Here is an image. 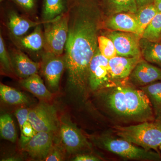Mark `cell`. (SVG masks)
Masks as SVG:
<instances>
[{
	"label": "cell",
	"instance_id": "obj_24",
	"mask_svg": "<svg viewBox=\"0 0 161 161\" xmlns=\"http://www.w3.org/2000/svg\"><path fill=\"white\" fill-rule=\"evenodd\" d=\"M103 3L113 14L120 13L135 14L138 10L135 0H103Z\"/></svg>",
	"mask_w": 161,
	"mask_h": 161
},
{
	"label": "cell",
	"instance_id": "obj_27",
	"mask_svg": "<svg viewBox=\"0 0 161 161\" xmlns=\"http://www.w3.org/2000/svg\"><path fill=\"white\" fill-rule=\"evenodd\" d=\"M98 48L101 54L110 60L117 56V52L113 41L105 36H98Z\"/></svg>",
	"mask_w": 161,
	"mask_h": 161
},
{
	"label": "cell",
	"instance_id": "obj_5",
	"mask_svg": "<svg viewBox=\"0 0 161 161\" xmlns=\"http://www.w3.org/2000/svg\"><path fill=\"white\" fill-rule=\"evenodd\" d=\"M68 10L43 24L44 49L57 55L63 54L69 32Z\"/></svg>",
	"mask_w": 161,
	"mask_h": 161
},
{
	"label": "cell",
	"instance_id": "obj_34",
	"mask_svg": "<svg viewBox=\"0 0 161 161\" xmlns=\"http://www.w3.org/2000/svg\"><path fill=\"white\" fill-rule=\"evenodd\" d=\"M135 1L137 4L138 9L145 5L153 3V0H135Z\"/></svg>",
	"mask_w": 161,
	"mask_h": 161
},
{
	"label": "cell",
	"instance_id": "obj_29",
	"mask_svg": "<svg viewBox=\"0 0 161 161\" xmlns=\"http://www.w3.org/2000/svg\"><path fill=\"white\" fill-rule=\"evenodd\" d=\"M21 130L20 143L22 148L36 133V131L35 130L30 122L29 120L26 121L23 125Z\"/></svg>",
	"mask_w": 161,
	"mask_h": 161
},
{
	"label": "cell",
	"instance_id": "obj_15",
	"mask_svg": "<svg viewBox=\"0 0 161 161\" xmlns=\"http://www.w3.org/2000/svg\"><path fill=\"white\" fill-rule=\"evenodd\" d=\"M106 26L115 31L132 33L137 35L138 24L135 14L120 13L114 14L106 22Z\"/></svg>",
	"mask_w": 161,
	"mask_h": 161
},
{
	"label": "cell",
	"instance_id": "obj_18",
	"mask_svg": "<svg viewBox=\"0 0 161 161\" xmlns=\"http://www.w3.org/2000/svg\"><path fill=\"white\" fill-rule=\"evenodd\" d=\"M41 26H36L34 31L26 36L14 37L17 45L32 51H38L44 47V34Z\"/></svg>",
	"mask_w": 161,
	"mask_h": 161
},
{
	"label": "cell",
	"instance_id": "obj_31",
	"mask_svg": "<svg viewBox=\"0 0 161 161\" xmlns=\"http://www.w3.org/2000/svg\"><path fill=\"white\" fill-rule=\"evenodd\" d=\"M24 11L30 12L35 9L36 0H11Z\"/></svg>",
	"mask_w": 161,
	"mask_h": 161
},
{
	"label": "cell",
	"instance_id": "obj_38",
	"mask_svg": "<svg viewBox=\"0 0 161 161\" xmlns=\"http://www.w3.org/2000/svg\"><path fill=\"white\" fill-rule=\"evenodd\" d=\"M158 150L161 152V145L159 146V147Z\"/></svg>",
	"mask_w": 161,
	"mask_h": 161
},
{
	"label": "cell",
	"instance_id": "obj_3",
	"mask_svg": "<svg viewBox=\"0 0 161 161\" xmlns=\"http://www.w3.org/2000/svg\"><path fill=\"white\" fill-rule=\"evenodd\" d=\"M115 132L119 137L144 149L159 152L161 145V123L147 121L127 126L116 125Z\"/></svg>",
	"mask_w": 161,
	"mask_h": 161
},
{
	"label": "cell",
	"instance_id": "obj_16",
	"mask_svg": "<svg viewBox=\"0 0 161 161\" xmlns=\"http://www.w3.org/2000/svg\"><path fill=\"white\" fill-rule=\"evenodd\" d=\"M8 26L14 37H20L31 28L44 24L50 21H35L20 16L16 12L11 10L8 14ZM51 21V20H50Z\"/></svg>",
	"mask_w": 161,
	"mask_h": 161
},
{
	"label": "cell",
	"instance_id": "obj_12",
	"mask_svg": "<svg viewBox=\"0 0 161 161\" xmlns=\"http://www.w3.org/2000/svg\"><path fill=\"white\" fill-rule=\"evenodd\" d=\"M53 134L50 132H37L22 149L32 158L44 159L53 147Z\"/></svg>",
	"mask_w": 161,
	"mask_h": 161
},
{
	"label": "cell",
	"instance_id": "obj_4",
	"mask_svg": "<svg viewBox=\"0 0 161 161\" xmlns=\"http://www.w3.org/2000/svg\"><path fill=\"white\" fill-rule=\"evenodd\" d=\"M98 146L112 153L129 159L161 161L159 152L144 149L123 139L103 136L97 138Z\"/></svg>",
	"mask_w": 161,
	"mask_h": 161
},
{
	"label": "cell",
	"instance_id": "obj_33",
	"mask_svg": "<svg viewBox=\"0 0 161 161\" xmlns=\"http://www.w3.org/2000/svg\"><path fill=\"white\" fill-rule=\"evenodd\" d=\"M74 161H98L100 159L95 156L89 154H80L76 156L74 158Z\"/></svg>",
	"mask_w": 161,
	"mask_h": 161
},
{
	"label": "cell",
	"instance_id": "obj_23",
	"mask_svg": "<svg viewBox=\"0 0 161 161\" xmlns=\"http://www.w3.org/2000/svg\"><path fill=\"white\" fill-rule=\"evenodd\" d=\"M0 96L3 102L9 104H25L29 102L25 94L2 83L0 85Z\"/></svg>",
	"mask_w": 161,
	"mask_h": 161
},
{
	"label": "cell",
	"instance_id": "obj_11",
	"mask_svg": "<svg viewBox=\"0 0 161 161\" xmlns=\"http://www.w3.org/2000/svg\"><path fill=\"white\" fill-rule=\"evenodd\" d=\"M129 80L136 86H146L161 80V69L142 59L132 70Z\"/></svg>",
	"mask_w": 161,
	"mask_h": 161
},
{
	"label": "cell",
	"instance_id": "obj_28",
	"mask_svg": "<svg viewBox=\"0 0 161 161\" xmlns=\"http://www.w3.org/2000/svg\"><path fill=\"white\" fill-rule=\"evenodd\" d=\"M0 62L3 72L8 75L15 74L10 54L6 48L2 34H0Z\"/></svg>",
	"mask_w": 161,
	"mask_h": 161
},
{
	"label": "cell",
	"instance_id": "obj_9",
	"mask_svg": "<svg viewBox=\"0 0 161 161\" xmlns=\"http://www.w3.org/2000/svg\"><path fill=\"white\" fill-rule=\"evenodd\" d=\"M112 82L109 60L101 54L98 47L90 64L89 87L97 91L108 87Z\"/></svg>",
	"mask_w": 161,
	"mask_h": 161
},
{
	"label": "cell",
	"instance_id": "obj_39",
	"mask_svg": "<svg viewBox=\"0 0 161 161\" xmlns=\"http://www.w3.org/2000/svg\"><path fill=\"white\" fill-rule=\"evenodd\" d=\"M160 42H161V41H160Z\"/></svg>",
	"mask_w": 161,
	"mask_h": 161
},
{
	"label": "cell",
	"instance_id": "obj_7",
	"mask_svg": "<svg viewBox=\"0 0 161 161\" xmlns=\"http://www.w3.org/2000/svg\"><path fill=\"white\" fill-rule=\"evenodd\" d=\"M29 121L37 132L54 133L60 124L56 108L45 103H41L30 110Z\"/></svg>",
	"mask_w": 161,
	"mask_h": 161
},
{
	"label": "cell",
	"instance_id": "obj_35",
	"mask_svg": "<svg viewBox=\"0 0 161 161\" xmlns=\"http://www.w3.org/2000/svg\"><path fill=\"white\" fill-rule=\"evenodd\" d=\"M153 3L158 12L161 13V0H153Z\"/></svg>",
	"mask_w": 161,
	"mask_h": 161
},
{
	"label": "cell",
	"instance_id": "obj_36",
	"mask_svg": "<svg viewBox=\"0 0 161 161\" xmlns=\"http://www.w3.org/2000/svg\"><path fill=\"white\" fill-rule=\"evenodd\" d=\"M19 158H15L14 157H11L8 158H5V160H3V161H19Z\"/></svg>",
	"mask_w": 161,
	"mask_h": 161
},
{
	"label": "cell",
	"instance_id": "obj_25",
	"mask_svg": "<svg viewBox=\"0 0 161 161\" xmlns=\"http://www.w3.org/2000/svg\"><path fill=\"white\" fill-rule=\"evenodd\" d=\"M0 134L1 137L12 142H15L17 138V133L14 121L8 114L0 117Z\"/></svg>",
	"mask_w": 161,
	"mask_h": 161
},
{
	"label": "cell",
	"instance_id": "obj_20",
	"mask_svg": "<svg viewBox=\"0 0 161 161\" xmlns=\"http://www.w3.org/2000/svg\"><path fill=\"white\" fill-rule=\"evenodd\" d=\"M67 10V0H43L42 20L50 21Z\"/></svg>",
	"mask_w": 161,
	"mask_h": 161
},
{
	"label": "cell",
	"instance_id": "obj_13",
	"mask_svg": "<svg viewBox=\"0 0 161 161\" xmlns=\"http://www.w3.org/2000/svg\"><path fill=\"white\" fill-rule=\"evenodd\" d=\"M9 54L15 74L19 78L23 79L38 74L40 63L33 61L20 50H13Z\"/></svg>",
	"mask_w": 161,
	"mask_h": 161
},
{
	"label": "cell",
	"instance_id": "obj_30",
	"mask_svg": "<svg viewBox=\"0 0 161 161\" xmlns=\"http://www.w3.org/2000/svg\"><path fill=\"white\" fill-rule=\"evenodd\" d=\"M65 149L62 145L56 144L53 145L50 150L48 154L43 160L46 161H63L65 158Z\"/></svg>",
	"mask_w": 161,
	"mask_h": 161
},
{
	"label": "cell",
	"instance_id": "obj_6",
	"mask_svg": "<svg viewBox=\"0 0 161 161\" xmlns=\"http://www.w3.org/2000/svg\"><path fill=\"white\" fill-rule=\"evenodd\" d=\"M61 144L69 153H75L91 148L86 137L75 124L66 117H62L59 124Z\"/></svg>",
	"mask_w": 161,
	"mask_h": 161
},
{
	"label": "cell",
	"instance_id": "obj_14",
	"mask_svg": "<svg viewBox=\"0 0 161 161\" xmlns=\"http://www.w3.org/2000/svg\"><path fill=\"white\" fill-rule=\"evenodd\" d=\"M142 58L117 56L109 60L110 74L113 82L129 78L136 65Z\"/></svg>",
	"mask_w": 161,
	"mask_h": 161
},
{
	"label": "cell",
	"instance_id": "obj_37",
	"mask_svg": "<svg viewBox=\"0 0 161 161\" xmlns=\"http://www.w3.org/2000/svg\"><path fill=\"white\" fill-rule=\"evenodd\" d=\"M155 120L161 123V114L159 115V116H158L157 118L155 119Z\"/></svg>",
	"mask_w": 161,
	"mask_h": 161
},
{
	"label": "cell",
	"instance_id": "obj_22",
	"mask_svg": "<svg viewBox=\"0 0 161 161\" xmlns=\"http://www.w3.org/2000/svg\"><path fill=\"white\" fill-rule=\"evenodd\" d=\"M158 13L157 9L153 3L138 8L135 15L138 24L137 36L141 39L144 30Z\"/></svg>",
	"mask_w": 161,
	"mask_h": 161
},
{
	"label": "cell",
	"instance_id": "obj_26",
	"mask_svg": "<svg viewBox=\"0 0 161 161\" xmlns=\"http://www.w3.org/2000/svg\"><path fill=\"white\" fill-rule=\"evenodd\" d=\"M142 38L152 42L161 40V13L157 14L145 29Z\"/></svg>",
	"mask_w": 161,
	"mask_h": 161
},
{
	"label": "cell",
	"instance_id": "obj_21",
	"mask_svg": "<svg viewBox=\"0 0 161 161\" xmlns=\"http://www.w3.org/2000/svg\"><path fill=\"white\" fill-rule=\"evenodd\" d=\"M149 98L155 119L161 114V80L140 87Z\"/></svg>",
	"mask_w": 161,
	"mask_h": 161
},
{
	"label": "cell",
	"instance_id": "obj_8",
	"mask_svg": "<svg viewBox=\"0 0 161 161\" xmlns=\"http://www.w3.org/2000/svg\"><path fill=\"white\" fill-rule=\"evenodd\" d=\"M40 69L50 89L57 91L61 76L66 69L65 55H57L45 50L41 55Z\"/></svg>",
	"mask_w": 161,
	"mask_h": 161
},
{
	"label": "cell",
	"instance_id": "obj_2",
	"mask_svg": "<svg viewBox=\"0 0 161 161\" xmlns=\"http://www.w3.org/2000/svg\"><path fill=\"white\" fill-rule=\"evenodd\" d=\"M106 92L102 94L103 101L107 108L119 118L138 122L155 119L149 98L140 89L117 84Z\"/></svg>",
	"mask_w": 161,
	"mask_h": 161
},
{
	"label": "cell",
	"instance_id": "obj_1",
	"mask_svg": "<svg viewBox=\"0 0 161 161\" xmlns=\"http://www.w3.org/2000/svg\"><path fill=\"white\" fill-rule=\"evenodd\" d=\"M69 20L65 45L67 84L81 99L89 87L90 64L98 47L99 18L95 0H67Z\"/></svg>",
	"mask_w": 161,
	"mask_h": 161
},
{
	"label": "cell",
	"instance_id": "obj_17",
	"mask_svg": "<svg viewBox=\"0 0 161 161\" xmlns=\"http://www.w3.org/2000/svg\"><path fill=\"white\" fill-rule=\"evenodd\" d=\"M20 84L24 89L38 98L46 100H49L52 98L53 94L47 88L38 74L21 79Z\"/></svg>",
	"mask_w": 161,
	"mask_h": 161
},
{
	"label": "cell",
	"instance_id": "obj_19",
	"mask_svg": "<svg viewBox=\"0 0 161 161\" xmlns=\"http://www.w3.org/2000/svg\"><path fill=\"white\" fill-rule=\"evenodd\" d=\"M139 43L143 59L161 69V42H152L141 38Z\"/></svg>",
	"mask_w": 161,
	"mask_h": 161
},
{
	"label": "cell",
	"instance_id": "obj_32",
	"mask_svg": "<svg viewBox=\"0 0 161 161\" xmlns=\"http://www.w3.org/2000/svg\"><path fill=\"white\" fill-rule=\"evenodd\" d=\"M30 110L26 108H20L16 111L15 115L17 119L20 129L26 121L29 120Z\"/></svg>",
	"mask_w": 161,
	"mask_h": 161
},
{
	"label": "cell",
	"instance_id": "obj_10",
	"mask_svg": "<svg viewBox=\"0 0 161 161\" xmlns=\"http://www.w3.org/2000/svg\"><path fill=\"white\" fill-rule=\"evenodd\" d=\"M107 36L113 41L117 56L126 58H142L140 47L141 38L137 35L112 31L108 34Z\"/></svg>",
	"mask_w": 161,
	"mask_h": 161
}]
</instances>
